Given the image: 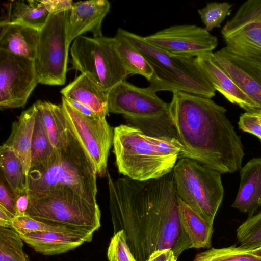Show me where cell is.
<instances>
[{
	"instance_id": "obj_1",
	"label": "cell",
	"mask_w": 261,
	"mask_h": 261,
	"mask_svg": "<svg viewBox=\"0 0 261 261\" xmlns=\"http://www.w3.org/2000/svg\"><path fill=\"white\" fill-rule=\"evenodd\" d=\"M106 176L114 234L123 231L137 261L163 249H172L178 258L190 248L180 223L173 171L143 181L126 177L114 180L108 171Z\"/></svg>"
},
{
	"instance_id": "obj_2",
	"label": "cell",
	"mask_w": 261,
	"mask_h": 261,
	"mask_svg": "<svg viewBox=\"0 0 261 261\" xmlns=\"http://www.w3.org/2000/svg\"><path fill=\"white\" fill-rule=\"evenodd\" d=\"M169 109L177 138L187 158L221 174L240 170L245 155L226 109L211 98L173 92Z\"/></svg>"
},
{
	"instance_id": "obj_3",
	"label": "cell",
	"mask_w": 261,
	"mask_h": 261,
	"mask_svg": "<svg viewBox=\"0 0 261 261\" xmlns=\"http://www.w3.org/2000/svg\"><path fill=\"white\" fill-rule=\"evenodd\" d=\"M96 175L94 163L69 124L63 146L54 148L46 163L30 168L27 192L34 196H76L97 204Z\"/></svg>"
},
{
	"instance_id": "obj_4",
	"label": "cell",
	"mask_w": 261,
	"mask_h": 261,
	"mask_svg": "<svg viewBox=\"0 0 261 261\" xmlns=\"http://www.w3.org/2000/svg\"><path fill=\"white\" fill-rule=\"evenodd\" d=\"M113 146L119 173L141 181L172 171L182 149L176 139L150 136L127 124L114 128Z\"/></svg>"
},
{
	"instance_id": "obj_5",
	"label": "cell",
	"mask_w": 261,
	"mask_h": 261,
	"mask_svg": "<svg viewBox=\"0 0 261 261\" xmlns=\"http://www.w3.org/2000/svg\"><path fill=\"white\" fill-rule=\"evenodd\" d=\"M119 29L152 67L148 87L153 91H177L208 98L215 96L216 90L196 58L170 54L148 42L144 37Z\"/></svg>"
},
{
	"instance_id": "obj_6",
	"label": "cell",
	"mask_w": 261,
	"mask_h": 261,
	"mask_svg": "<svg viewBox=\"0 0 261 261\" xmlns=\"http://www.w3.org/2000/svg\"><path fill=\"white\" fill-rule=\"evenodd\" d=\"M109 113L122 114L127 125L152 137L177 139L169 103L149 87L140 88L125 80L107 92Z\"/></svg>"
},
{
	"instance_id": "obj_7",
	"label": "cell",
	"mask_w": 261,
	"mask_h": 261,
	"mask_svg": "<svg viewBox=\"0 0 261 261\" xmlns=\"http://www.w3.org/2000/svg\"><path fill=\"white\" fill-rule=\"evenodd\" d=\"M173 173L178 197L214 223L224 193L221 173L187 158L177 161Z\"/></svg>"
},
{
	"instance_id": "obj_8",
	"label": "cell",
	"mask_w": 261,
	"mask_h": 261,
	"mask_svg": "<svg viewBox=\"0 0 261 261\" xmlns=\"http://www.w3.org/2000/svg\"><path fill=\"white\" fill-rule=\"evenodd\" d=\"M70 55L72 68L106 92L128 75L114 37L80 36L74 40Z\"/></svg>"
},
{
	"instance_id": "obj_9",
	"label": "cell",
	"mask_w": 261,
	"mask_h": 261,
	"mask_svg": "<svg viewBox=\"0 0 261 261\" xmlns=\"http://www.w3.org/2000/svg\"><path fill=\"white\" fill-rule=\"evenodd\" d=\"M25 213L47 224L64 227L91 240L100 227L101 213L98 204L76 196H34L28 194Z\"/></svg>"
},
{
	"instance_id": "obj_10",
	"label": "cell",
	"mask_w": 261,
	"mask_h": 261,
	"mask_svg": "<svg viewBox=\"0 0 261 261\" xmlns=\"http://www.w3.org/2000/svg\"><path fill=\"white\" fill-rule=\"evenodd\" d=\"M70 10L50 14L39 31L35 67L38 83L63 85L66 82L68 49L67 25Z\"/></svg>"
},
{
	"instance_id": "obj_11",
	"label": "cell",
	"mask_w": 261,
	"mask_h": 261,
	"mask_svg": "<svg viewBox=\"0 0 261 261\" xmlns=\"http://www.w3.org/2000/svg\"><path fill=\"white\" fill-rule=\"evenodd\" d=\"M221 32L230 51L261 63V0L242 4Z\"/></svg>"
},
{
	"instance_id": "obj_12",
	"label": "cell",
	"mask_w": 261,
	"mask_h": 261,
	"mask_svg": "<svg viewBox=\"0 0 261 261\" xmlns=\"http://www.w3.org/2000/svg\"><path fill=\"white\" fill-rule=\"evenodd\" d=\"M61 105L71 129L94 163L97 174L106 175L114 128L106 118H91L79 113L63 96Z\"/></svg>"
},
{
	"instance_id": "obj_13",
	"label": "cell",
	"mask_w": 261,
	"mask_h": 261,
	"mask_svg": "<svg viewBox=\"0 0 261 261\" xmlns=\"http://www.w3.org/2000/svg\"><path fill=\"white\" fill-rule=\"evenodd\" d=\"M38 83L34 60L0 50V108L23 107Z\"/></svg>"
},
{
	"instance_id": "obj_14",
	"label": "cell",
	"mask_w": 261,
	"mask_h": 261,
	"mask_svg": "<svg viewBox=\"0 0 261 261\" xmlns=\"http://www.w3.org/2000/svg\"><path fill=\"white\" fill-rule=\"evenodd\" d=\"M144 38L170 54L190 58L213 53L218 44L216 36L194 24L172 25Z\"/></svg>"
},
{
	"instance_id": "obj_15",
	"label": "cell",
	"mask_w": 261,
	"mask_h": 261,
	"mask_svg": "<svg viewBox=\"0 0 261 261\" xmlns=\"http://www.w3.org/2000/svg\"><path fill=\"white\" fill-rule=\"evenodd\" d=\"M239 88L261 111V63L240 57L225 46L213 53Z\"/></svg>"
},
{
	"instance_id": "obj_16",
	"label": "cell",
	"mask_w": 261,
	"mask_h": 261,
	"mask_svg": "<svg viewBox=\"0 0 261 261\" xmlns=\"http://www.w3.org/2000/svg\"><path fill=\"white\" fill-rule=\"evenodd\" d=\"M110 3L107 0H90L73 3L67 25V40L70 45L77 37L87 32L94 37L103 36L102 21L109 12Z\"/></svg>"
},
{
	"instance_id": "obj_17",
	"label": "cell",
	"mask_w": 261,
	"mask_h": 261,
	"mask_svg": "<svg viewBox=\"0 0 261 261\" xmlns=\"http://www.w3.org/2000/svg\"><path fill=\"white\" fill-rule=\"evenodd\" d=\"M196 59L215 90L228 101L237 105L246 112L258 111L254 103L239 88L217 61L213 52L197 57Z\"/></svg>"
},
{
	"instance_id": "obj_18",
	"label": "cell",
	"mask_w": 261,
	"mask_h": 261,
	"mask_svg": "<svg viewBox=\"0 0 261 261\" xmlns=\"http://www.w3.org/2000/svg\"><path fill=\"white\" fill-rule=\"evenodd\" d=\"M240 176L238 191L231 207L251 217L261 207V158L247 162L241 168Z\"/></svg>"
},
{
	"instance_id": "obj_19",
	"label": "cell",
	"mask_w": 261,
	"mask_h": 261,
	"mask_svg": "<svg viewBox=\"0 0 261 261\" xmlns=\"http://www.w3.org/2000/svg\"><path fill=\"white\" fill-rule=\"evenodd\" d=\"M37 113L35 103L23 111L18 120L12 123L10 135L5 143L20 161L27 180L31 165L32 142Z\"/></svg>"
},
{
	"instance_id": "obj_20",
	"label": "cell",
	"mask_w": 261,
	"mask_h": 261,
	"mask_svg": "<svg viewBox=\"0 0 261 261\" xmlns=\"http://www.w3.org/2000/svg\"><path fill=\"white\" fill-rule=\"evenodd\" d=\"M39 31L22 24L1 21L0 50L34 60Z\"/></svg>"
},
{
	"instance_id": "obj_21",
	"label": "cell",
	"mask_w": 261,
	"mask_h": 261,
	"mask_svg": "<svg viewBox=\"0 0 261 261\" xmlns=\"http://www.w3.org/2000/svg\"><path fill=\"white\" fill-rule=\"evenodd\" d=\"M36 252L54 255L74 249L91 241L80 234L55 231H37L19 235Z\"/></svg>"
},
{
	"instance_id": "obj_22",
	"label": "cell",
	"mask_w": 261,
	"mask_h": 261,
	"mask_svg": "<svg viewBox=\"0 0 261 261\" xmlns=\"http://www.w3.org/2000/svg\"><path fill=\"white\" fill-rule=\"evenodd\" d=\"M60 92L65 98L86 106L100 118H106L109 114L107 92L84 74L81 73Z\"/></svg>"
},
{
	"instance_id": "obj_23",
	"label": "cell",
	"mask_w": 261,
	"mask_h": 261,
	"mask_svg": "<svg viewBox=\"0 0 261 261\" xmlns=\"http://www.w3.org/2000/svg\"><path fill=\"white\" fill-rule=\"evenodd\" d=\"M179 218L181 228L190 248H209L212 245L213 222L195 212L178 197Z\"/></svg>"
},
{
	"instance_id": "obj_24",
	"label": "cell",
	"mask_w": 261,
	"mask_h": 261,
	"mask_svg": "<svg viewBox=\"0 0 261 261\" xmlns=\"http://www.w3.org/2000/svg\"><path fill=\"white\" fill-rule=\"evenodd\" d=\"M34 103L52 145L59 149L67 139L69 125L62 105L42 100Z\"/></svg>"
},
{
	"instance_id": "obj_25",
	"label": "cell",
	"mask_w": 261,
	"mask_h": 261,
	"mask_svg": "<svg viewBox=\"0 0 261 261\" xmlns=\"http://www.w3.org/2000/svg\"><path fill=\"white\" fill-rule=\"evenodd\" d=\"M49 12L40 1H18L11 5L5 22L22 24L40 31L46 23Z\"/></svg>"
},
{
	"instance_id": "obj_26",
	"label": "cell",
	"mask_w": 261,
	"mask_h": 261,
	"mask_svg": "<svg viewBox=\"0 0 261 261\" xmlns=\"http://www.w3.org/2000/svg\"><path fill=\"white\" fill-rule=\"evenodd\" d=\"M1 175L15 196L27 191L22 165L13 150L4 143L0 148Z\"/></svg>"
},
{
	"instance_id": "obj_27",
	"label": "cell",
	"mask_w": 261,
	"mask_h": 261,
	"mask_svg": "<svg viewBox=\"0 0 261 261\" xmlns=\"http://www.w3.org/2000/svg\"><path fill=\"white\" fill-rule=\"evenodd\" d=\"M128 75L139 74L149 81L153 71L145 57L124 37L119 28L114 37Z\"/></svg>"
},
{
	"instance_id": "obj_28",
	"label": "cell",
	"mask_w": 261,
	"mask_h": 261,
	"mask_svg": "<svg viewBox=\"0 0 261 261\" xmlns=\"http://www.w3.org/2000/svg\"><path fill=\"white\" fill-rule=\"evenodd\" d=\"M54 150L47 132L37 113L32 138L31 168L46 163Z\"/></svg>"
},
{
	"instance_id": "obj_29",
	"label": "cell",
	"mask_w": 261,
	"mask_h": 261,
	"mask_svg": "<svg viewBox=\"0 0 261 261\" xmlns=\"http://www.w3.org/2000/svg\"><path fill=\"white\" fill-rule=\"evenodd\" d=\"M23 241L13 228L0 226V261H30Z\"/></svg>"
},
{
	"instance_id": "obj_30",
	"label": "cell",
	"mask_w": 261,
	"mask_h": 261,
	"mask_svg": "<svg viewBox=\"0 0 261 261\" xmlns=\"http://www.w3.org/2000/svg\"><path fill=\"white\" fill-rule=\"evenodd\" d=\"M193 261H261L240 246L208 249L197 254Z\"/></svg>"
},
{
	"instance_id": "obj_31",
	"label": "cell",
	"mask_w": 261,
	"mask_h": 261,
	"mask_svg": "<svg viewBox=\"0 0 261 261\" xmlns=\"http://www.w3.org/2000/svg\"><path fill=\"white\" fill-rule=\"evenodd\" d=\"M236 237L241 247L261 245V212L248 218L237 228Z\"/></svg>"
},
{
	"instance_id": "obj_32",
	"label": "cell",
	"mask_w": 261,
	"mask_h": 261,
	"mask_svg": "<svg viewBox=\"0 0 261 261\" xmlns=\"http://www.w3.org/2000/svg\"><path fill=\"white\" fill-rule=\"evenodd\" d=\"M232 5L228 2H211L201 9L198 13L208 32L215 28H220L225 18L230 15Z\"/></svg>"
},
{
	"instance_id": "obj_33",
	"label": "cell",
	"mask_w": 261,
	"mask_h": 261,
	"mask_svg": "<svg viewBox=\"0 0 261 261\" xmlns=\"http://www.w3.org/2000/svg\"><path fill=\"white\" fill-rule=\"evenodd\" d=\"M11 228L19 235L32 232L55 231L80 234L87 238L90 241L92 240L89 238L70 229L50 225L25 215L15 217L12 220Z\"/></svg>"
},
{
	"instance_id": "obj_34",
	"label": "cell",
	"mask_w": 261,
	"mask_h": 261,
	"mask_svg": "<svg viewBox=\"0 0 261 261\" xmlns=\"http://www.w3.org/2000/svg\"><path fill=\"white\" fill-rule=\"evenodd\" d=\"M109 261H137L127 244L123 230L114 233L107 250Z\"/></svg>"
},
{
	"instance_id": "obj_35",
	"label": "cell",
	"mask_w": 261,
	"mask_h": 261,
	"mask_svg": "<svg viewBox=\"0 0 261 261\" xmlns=\"http://www.w3.org/2000/svg\"><path fill=\"white\" fill-rule=\"evenodd\" d=\"M238 126L244 132L253 134L261 139V123L252 112H245L239 119Z\"/></svg>"
},
{
	"instance_id": "obj_36",
	"label": "cell",
	"mask_w": 261,
	"mask_h": 261,
	"mask_svg": "<svg viewBox=\"0 0 261 261\" xmlns=\"http://www.w3.org/2000/svg\"><path fill=\"white\" fill-rule=\"evenodd\" d=\"M0 183V206L5 208L15 217L17 216V213L16 209L15 195L1 175Z\"/></svg>"
},
{
	"instance_id": "obj_37",
	"label": "cell",
	"mask_w": 261,
	"mask_h": 261,
	"mask_svg": "<svg viewBox=\"0 0 261 261\" xmlns=\"http://www.w3.org/2000/svg\"><path fill=\"white\" fill-rule=\"evenodd\" d=\"M50 14H56L70 10L73 3L71 0H41Z\"/></svg>"
},
{
	"instance_id": "obj_38",
	"label": "cell",
	"mask_w": 261,
	"mask_h": 261,
	"mask_svg": "<svg viewBox=\"0 0 261 261\" xmlns=\"http://www.w3.org/2000/svg\"><path fill=\"white\" fill-rule=\"evenodd\" d=\"M177 257L171 249H163L155 251L146 261H177Z\"/></svg>"
},
{
	"instance_id": "obj_39",
	"label": "cell",
	"mask_w": 261,
	"mask_h": 261,
	"mask_svg": "<svg viewBox=\"0 0 261 261\" xmlns=\"http://www.w3.org/2000/svg\"><path fill=\"white\" fill-rule=\"evenodd\" d=\"M15 197L17 216L25 215L29 201L27 191Z\"/></svg>"
},
{
	"instance_id": "obj_40",
	"label": "cell",
	"mask_w": 261,
	"mask_h": 261,
	"mask_svg": "<svg viewBox=\"0 0 261 261\" xmlns=\"http://www.w3.org/2000/svg\"><path fill=\"white\" fill-rule=\"evenodd\" d=\"M65 99L68 103L79 113L91 118L99 117L91 109L80 102L71 99Z\"/></svg>"
},
{
	"instance_id": "obj_41",
	"label": "cell",
	"mask_w": 261,
	"mask_h": 261,
	"mask_svg": "<svg viewBox=\"0 0 261 261\" xmlns=\"http://www.w3.org/2000/svg\"><path fill=\"white\" fill-rule=\"evenodd\" d=\"M14 218L11 213L0 206V226L11 228L12 220Z\"/></svg>"
},
{
	"instance_id": "obj_42",
	"label": "cell",
	"mask_w": 261,
	"mask_h": 261,
	"mask_svg": "<svg viewBox=\"0 0 261 261\" xmlns=\"http://www.w3.org/2000/svg\"><path fill=\"white\" fill-rule=\"evenodd\" d=\"M243 248L249 253L261 257V245L254 248Z\"/></svg>"
},
{
	"instance_id": "obj_43",
	"label": "cell",
	"mask_w": 261,
	"mask_h": 261,
	"mask_svg": "<svg viewBox=\"0 0 261 261\" xmlns=\"http://www.w3.org/2000/svg\"><path fill=\"white\" fill-rule=\"evenodd\" d=\"M258 118V121L261 123V111L252 112Z\"/></svg>"
},
{
	"instance_id": "obj_44",
	"label": "cell",
	"mask_w": 261,
	"mask_h": 261,
	"mask_svg": "<svg viewBox=\"0 0 261 261\" xmlns=\"http://www.w3.org/2000/svg\"><path fill=\"white\" fill-rule=\"evenodd\" d=\"M260 142H261V139H260Z\"/></svg>"
}]
</instances>
